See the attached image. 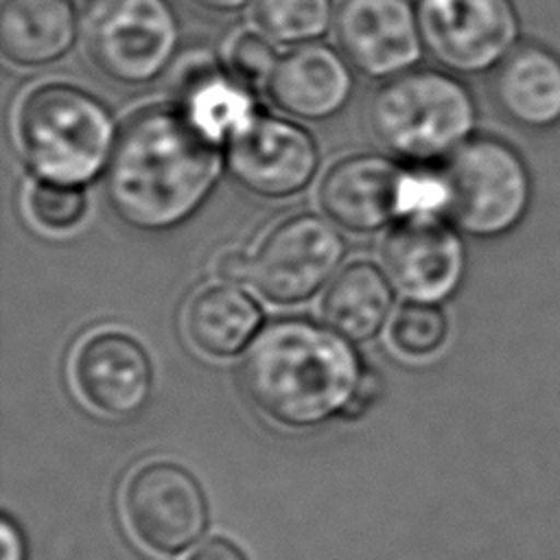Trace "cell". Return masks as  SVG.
<instances>
[{"instance_id":"cell-1","label":"cell","mask_w":560,"mask_h":560,"mask_svg":"<svg viewBox=\"0 0 560 560\" xmlns=\"http://www.w3.org/2000/svg\"><path fill=\"white\" fill-rule=\"evenodd\" d=\"M221 144L175 105L131 114L105 168V195L133 230L166 232L188 221L221 175Z\"/></svg>"},{"instance_id":"cell-2","label":"cell","mask_w":560,"mask_h":560,"mask_svg":"<svg viewBox=\"0 0 560 560\" xmlns=\"http://www.w3.org/2000/svg\"><path fill=\"white\" fill-rule=\"evenodd\" d=\"M346 337L306 319L265 326L241 363L247 400L273 424L311 429L346 411L363 374Z\"/></svg>"},{"instance_id":"cell-3","label":"cell","mask_w":560,"mask_h":560,"mask_svg":"<svg viewBox=\"0 0 560 560\" xmlns=\"http://www.w3.org/2000/svg\"><path fill=\"white\" fill-rule=\"evenodd\" d=\"M13 129L28 171L66 186L94 182L107 168L118 138L109 109L70 83L31 88L15 107Z\"/></svg>"},{"instance_id":"cell-4","label":"cell","mask_w":560,"mask_h":560,"mask_svg":"<svg viewBox=\"0 0 560 560\" xmlns=\"http://www.w3.org/2000/svg\"><path fill=\"white\" fill-rule=\"evenodd\" d=\"M475 122L468 88L435 68H411L385 79L368 105V125L378 144L413 164L451 158L470 140Z\"/></svg>"},{"instance_id":"cell-5","label":"cell","mask_w":560,"mask_h":560,"mask_svg":"<svg viewBox=\"0 0 560 560\" xmlns=\"http://www.w3.org/2000/svg\"><path fill=\"white\" fill-rule=\"evenodd\" d=\"M81 35L92 66L112 83L160 79L179 48V20L168 0H85Z\"/></svg>"},{"instance_id":"cell-6","label":"cell","mask_w":560,"mask_h":560,"mask_svg":"<svg viewBox=\"0 0 560 560\" xmlns=\"http://www.w3.org/2000/svg\"><path fill=\"white\" fill-rule=\"evenodd\" d=\"M446 214L468 236L494 238L529 210L532 179L523 158L497 138H470L442 171Z\"/></svg>"},{"instance_id":"cell-7","label":"cell","mask_w":560,"mask_h":560,"mask_svg":"<svg viewBox=\"0 0 560 560\" xmlns=\"http://www.w3.org/2000/svg\"><path fill=\"white\" fill-rule=\"evenodd\" d=\"M341 234L326 219L302 212L278 221L252 254L249 282L271 304H298L335 278L343 260Z\"/></svg>"},{"instance_id":"cell-8","label":"cell","mask_w":560,"mask_h":560,"mask_svg":"<svg viewBox=\"0 0 560 560\" xmlns=\"http://www.w3.org/2000/svg\"><path fill=\"white\" fill-rule=\"evenodd\" d=\"M424 50L455 74L494 70L521 33L512 0H416Z\"/></svg>"},{"instance_id":"cell-9","label":"cell","mask_w":560,"mask_h":560,"mask_svg":"<svg viewBox=\"0 0 560 560\" xmlns=\"http://www.w3.org/2000/svg\"><path fill=\"white\" fill-rule=\"evenodd\" d=\"M122 516L131 536L149 551L173 556L199 540L208 503L199 481L179 464L138 466L122 488Z\"/></svg>"},{"instance_id":"cell-10","label":"cell","mask_w":560,"mask_h":560,"mask_svg":"<svg viewBox=\"0 0 560 560\" xmlns=\"http://www.w3.org/2000/svg\"><path fill=\"white\" fill-rule=\"evenodd\" d=\"M225 166L230 177L249 195L287 199L311 184L319 153L304 127L254 112L225 140Z\"/></svg>"},{"instance_id":"cell-11","label":"cell","mask_w":560,"mask_h":560,"mask_svg":"<svg viewBox=\"0 0 560 560\" xmlns=\"http://www.w3.org/2000/svg\"><path fill=\"white\" fill-rule=\"evenodd\" d=\"M385 276L411 302L440 304L462 284L466 249L459 234L435 212L405 214L381 245Z\"/></svg>"},{"instance_id":"cell-12","label":"cell","mask_w":560,"mask_h":560,"mask_svg":"<svg viewBox=\"0 0 560 560\" xmlns=\"http://www.w3.org/2000/svg\"><path fill=\"white\" fill-rule=\"evenodd\" d=\"M68 372L83 405L112 420L138 416L153 392L147 350L127 332L112 328L85 335L70 354Z\"/></svg>"},{"instance_id":"cell-13","label":"cell","mask_w":560,"mask_h":560,"mask_svg":"<svg viewBox=\"0 0 560 560\" xmlns=\"http://www.w3.org/2000/svg\"><path fill=\"white\" fill-rule=\"evenodd\" d=\"M332 28L341 55L370 79L416 68L424 48L409 0H339Z\"/></svg>"},{"instance_id":"cell-14","label":"cell","mask_w":560,"mask_h":560,"mask_svg":"<svg viewBox=\"0 0 560 560\" xmlns=\"http://www.w3.org/2000/svg\"><path fill=\"white\" fill-rule=\"evenodd\" d=\"M405 171L383 155H350L332 164L319 184L326 217L352 232L370 234L402 214Z\"/></svg>"},{"instance_id":"cell-15","label":"cell","mask_w":560,"mask_h":560,"mask_svg":"<svg viewBox=\"0 0 560 560\" xmlns=\"http://www.w3.org/2000/svg\"><path fill=\"white\" fill-rule=\"evenodd\" d=\"M265 90L280 112L302 120H326L346 107L354 79L343 55L311 42L278 57Z\"/></svg>"},{"instance_id":"cell-16","label":"cell","mask_w":560,"mask_h":560,"mask_svg":"<svg viewBox=\"0 0 560 560\" xmlns=\"http://www.w3.org/2000/svg\"><path fill=\"white\" fill-rule=\"evenodd\" d=\"M499 112L525 129L560 122V57L534 44L516 46L490 81Z\"/></svg>"},{"instance_id":"cell-17","label":"cell","mask_w":560,"mask_h":560,"mask_svg":"<svg viewBox=\"0 0 560 560\" xmlns=\"http://www.w3.org/2000/svg\"><path fill=\"white\" fill-rule=\"evenodd\" d=\"M70 0H2L0 50L22 68H44L63 59L79 35Z\"/></svg>"},{"instance_id":"cell-18","label":"cell","mask_w":560,"mask_h":560,"mask_svg":"<svg viewBox=\"0 0 560 560\" xmlns=\"http://www.w3.org/2000/svg\"><path fill=\"white\" fill-rule=\"evenodd\" d=\"M260 306L236 284L219 282L197 289L184 306L182 328L203 357H236L260 332Z\"/></svg>"},{"instance_id":"cell-19","label":"cell","mask_w":560,"mask_h":560,"mask_svg":"<svg viewBox=\"0 0 560 560\" xmlns=\"http://www.w3.org/2000/svg\"><path fill=\"white\" fill-rule=\"evenodd\" d=\"M394 306L392 282L372 262H352L341 269L322 298V315L328 328L348 341L374 339Z\"/></svg>"},{"instance_id":"cell-20","label":"cell","mask_w":560,"mask_h":560,"mask_svg":"<svg viewBox=\"0 0 560 560\" xmlns=\"http://www.w3.org/2000/svg\"><path fill=\"white\" fill-rule=\"evenodd\" d=\"M177 105L212 140H225L256 112L249 88L230 70L201 66L188 72Z\"/></svg>"},{"instance_id":"cell-21","label":"cell","mask_w":560,"mask_h":560,"mask_svg":"<svg viewBox=\"0 0 560 560\" xmlns=\"http://www.w3.org/2000/svg\"><path fill=\"white\" fill-rule=\"evenodd\" d=\"M332 0H254V22L271 42L311 44L335 22Z\"/></svg>"},{"instance_id":"cell-22","label":"cell","mask_w":560,"mask_h":560,"mask_svg":"<svg viewBox=\"0 0 560 560\" xmlns=\"http://www.w3.org/2000/svg\"><path fill=\"white\" fill-rule=\"evenodd\" d=\"M448 326L438 304L407 302L398 308L389 326L394 348L407 357L420 359L438 352L446 339Z\"/></svg>"},{"instance_id":"cell-23","label":"cell","mask_w":560,"mask_h":560,"mask_svg":"<svg viewBox=\"0 0 560 560\" xmlns=\"http://www.w3.org/2000/svg\"><path fill=\"white\" fill-rule=\"evenodd\" d=\"M26 212L31 221L46 232H68L77 228L85 212L88 199L81 186H66L52 182H35L26 190Z\"/></svg>"},{"instance_id":"cell-24","label":"cell","mask_w":560,"mask_h":560,"mask_svg":"<svg viewBox=\"0 0 560 560\" xmlns=\"http://www.w3.org/2000/svg\"><path fill=\"white\" fill-rule=\"evenodd\" d=\"M278 57L267 35L243 31L238 33L228 50L230 72L243 81L247 88L265 85Z\"/></svg>"},{"instance_id":"cell-25","label":"cell","mask_w":560,"mask_h":560,"mask_svg":"<svg viewBox=\"0 0 560 560\" xmlns=\"http://www.w3.org/2000/svg\"><path fill=\"white\" fill-rule=\"evenodd\" d=\"M249 267H252V256H247L243 249H225L214 260V276L221 282L236 284V282L249 280Z\"/></svg>"},{"instance_id":"cell-26","label":"cell","mask_w":560,"mask_h":560,"mask_svg":"<svg viewBox=\"0 0 560 560\" xmlns=\"http://www.w3.org/2000/svg\"><path fill=\"white\" fill-rule=\"evenodd\" d=\"M381 389H383V383H381L378 374L374 370H363L361 381L357 385V392H354L350 405L346 407L343 416L346 418H357V416L365 413L378 400Z\"/></svg>"},{"instance_id":"cell-27","label":"cell","mask_w":560,"mask_h":560,"mask_svg":"<svg viewBox=\"0 0 560 560\" xmlns=\"http://www.w3.org/2000/svg\"><path fill=\"white\" fill-rule=\"evenodd\" d=\"M186 560H247L245 553L225 538H210L199 545Z\"/></svg>"},{"instance_id":"cell-28","label":"cell","mask_w":560,"mask_h":560,"mask_svg":"<svg viewBox=\"0 0 560 560\" xmlns=\"http://www.w3.org/2000/svg\"><path fill=\"white\" fill-rule=\"evenodd\" d=\"M0 540H2V551H4L2 560H24V540H22L18 527L9 518H2Z\"/></svg>"},{"instance_id":"cell-29","label":"cell","mask_w":560,"mask_h":560,"mask_svg":"<svg viewBox=\"0 0 560 560\" xmlns=\"http://www.w3.org/2000/svg\"><path fill=\"white\" fill-rule=\"evenodd\" d=\"M190 2L212 13H236L249 7L254 0H190Z\"/></svg>"}]
</instances>
